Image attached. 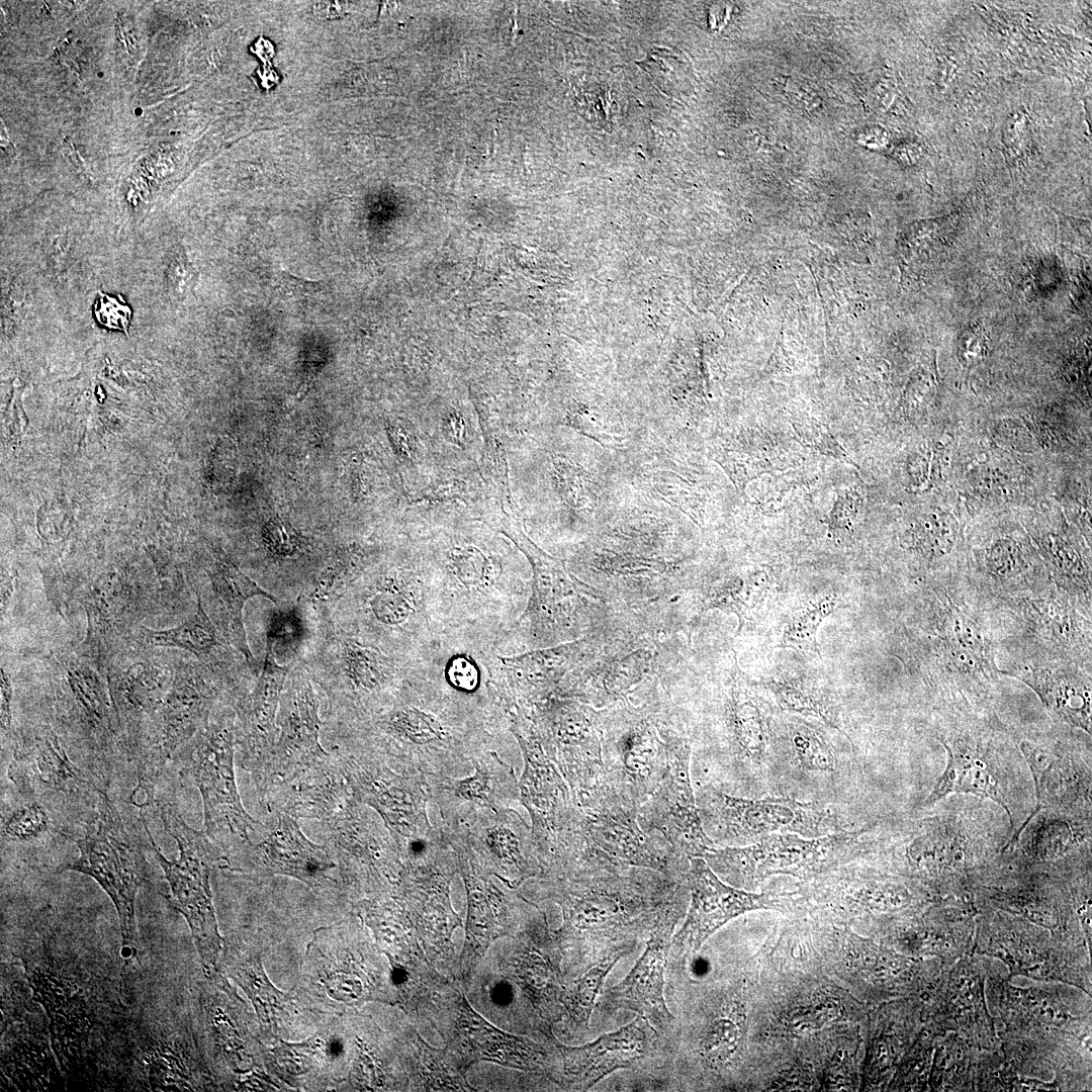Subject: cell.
Here are the masks:
<instances>
[{
    "label": "cell",
    "mask_w": 1092,
    "mask_h": 1092,
    "mask_svg": "<svg viewBox=\"0 0 1092 1092\" xmlns=\"http://www.w3.org/2000/svg\"><path fill=\"white\" fill-rule=\"evenodd\" d=\"M901 628L905 664L937 707L989 708L999 692L994 633L986 609L960 576L922 580Z\"/></svg>",
    "instance_id": "obj_1"
},
{
    "label": "cell",
    "mask_w": 1092,
    "mask_h": 1092,
    "mask_svg": "<svg viewBox=\"0 0 1092 1092\" xmlns=\"http://www.w3.org/2000/svg\"><path fill=\"white\" fill-rule=\"evenodd\" d=\"M235 757L236 712L221 708L172 758L180 777L198 789L204 832L221 851V857L258 840L264 831L263 825L242 804L236 784Z\"/></svg>",
    "instance_id": "obj_2"
},
{
    "label": "cell",
    "mask_w": 1092,
    "mask_h": 1092,
    "mask_svg": "<svg viewBox=\"0 0 1092 1092\" xmlns=\"http://www.w3.org/2000/svg\"><path fill=\"white\" fill-rule=\"evenodd\" d=\"M930 728L945 748L947 761L924 805L951 793H971L1001 805L1013 825L1007 776L999 762L1012 749L1009 730L990 708L971 706L935 708Z\"/></svg>",
    "instance_id": "obj_3"
},
{
    "label": "cell",
    "mask_w": 1092,
    "mask_h": 1092,
    "mask_svg": "<svg viewBox=\"0 0 1092 1092\" xmlns=\"http://www.w3.org/2000/svg\"><path fill=\"white\" fill-rule=\"evenodd\" d=\"M986 611L1003 662L1055 660L1092 667L1091 619L1055 584Z\"/></svg>",
    "instance_id": "obj_4"
},
{
    "label": "cell",
    "mask_w": 1092,
    "mask_h": 1092,
    "mask_svg": "<svg viewBox=\"0 0 1092 1092\" xmlns=\"http://www.w3.org/2000/svg\"><path fill=\"white\" fill-rule=\"evenodd\" d=\"M159 810L166 831L177 843L179 855L174 860L165 857L142 815L149 844L168 882L173 906L190 927L205 975L219 984L224 981L219 962L223 939L212 902L210 871L222 853L205 832L186 823L172 801L162 803Z\"/></svg>",
    "instance_id": "obj_5"
},
{
    "label": "cell",
    "mask_w": 1092,
    "mask_h": 1092,
    "mask_svg": "<svg viewBox=\"0 0 1092 1092\" xmlns=\"http://www.w3.org/2000/svg\"><path fill=\"white\" fill-rule=\"evenodd\" d=\"M348 593L356 620L351 634L408 660L430 657L440 643L423 569H390Z\"/></svg>",
    "instance_id": "obj_6"
},
{
    "label": "cell",
    "mask_w": 1092,
    "mask_h": 1092,
    "mask_svg": "<svg viewBox=\"0 0 1092 1092\" xmlns=\"http://www.w3.org/2000/svg\"><path fill=\"white\" fill-rule=\"evenodd\" d=\"M83 824V835L76 840L79 855L64 870L91 877L109 896L118 916L122 946L132 950L136 942L135 898L149 870L143 839L106 791Z\"/></svg>",
    "instance_id": "obj_7"
},
{
    "label": "cell",
    "mask_w": 1092,
    "mask_h": 1092,
    "mask_svg": "<svg viewBox=\"0 0 1092 1092\" xmlns=\"http://www.w3.org/2000/svg\"><path fill=\"white\" fill-rule=\"evenodd\" d=\"M695 797L704 831L721 847L752 844L776 833L813 838L843 830L832 811L817 802L741 798L710 784L700 787Z\"/></svg>",
    "instance_id": "obj_8"
},
{
    "label": "cell",
    "mask_w": 1092,
    "mask_h": 1092,
    "mask_svg": "<svg viewBox=\"0 0 1092 1092\" xmlns=\"http://www.w3.org/2000/svg\"><path fill=\"white\" fill-rule=\"evenodd\" d=\"M866 830L838 831L821 837L776 833L743 846L715 847L703 857L726 881L752 885L776 874L807 878L863 852Z\"/></svg>",
    "instance_id": "obj_9"
},
{
    "label": "cell",
    "mask_w": 1092,
    "mask_h": 1092,
    "mask_svg": "<svg viewBox=\"0 0 1092 1092\" xmlns=\"http://www.w3.org/2000/svg\"><path fill=\"white\" fill-rule=\"evenodd\" d=\"M219 694L203 673L174 674L170 690L143 730L133 759L138 778L133 802L141 809L154 801L157 782L176 751L208 723Z\"/></svg>",
    "instance_id": "obj_10"
},
{
    "label": "cell",
    "mask_w": 1092,
    "mask_h": 1092,
    "mask_svg": "<svg viewBox=\"0 0 1092 1092\" xmlns=\"http://www.w3.org/2000/svg\"><path fill=\"white\" fill-rule=\"evenodd\" d=\"M424 660L398 657L347 633L334 639L331 673L318 674L317 681L328 696L331 714L340 725L383 707Z\"/></svg>",
    "instance_id": "obj_11"
},
{
    "label": "cell",
    "mask_w": 1092,
    "mask_h": 1092,
    "mask_svg": "<svg viewBox=\"0 0 1092 1092\" xmlns=\"http://www.w3.org/2000/svg\"><path fill=\"white\" fill-rule=\"evenodd\" d=\"M7 777L19 795L57 811L77 809L85 817L105 791L102 782L72 759L50 725L33 726L13 739Z\"/></svg>",
    "instance_id": "obj_12"
},
{
    "label": "cell",
    "mask_w": 1092,
    "mask_h": 1092,
    "mask_svg": "<svg viewBox=\"0 0 1092 1092\" xmlns=\"http://www.w3.org/2000/svg\"><path fill=\"white\" fill-rule=\"evenodd\" d=\"M575 798L583 833L610 856L664 875L680 871L682 863L689 862L660 833L644 830L638 808L605 782Z\"/></svg>",
    "instance_id": "obj_13"
},
{
    "label": "cell",
    "mask_w": 1092,
    "mask_h": 1092,
    "mask_svg": "<svg viewBox=\"0 0 1092 1092\" xmlns=\"http://www.w3.org/2000/svg\"><path fill=\"white\" fill-rule=\"evenodd\" d=\"M666 766L659 785L638 808V821L660 833L687 858L716 847L704 831L691 778V746L678 737L666 739Z\"/></svg>",
    "instance_id": "obj_14"
},
{
    "label": "cell",
    "mask_w": 1092,
    "mask_h": 1092,
    "mask_svg": "<svg viewBox=\"0 0 1092 1092\" xmlns=\"http://www.w3.org/2000/svg\"><path fill=\"white\" fill-rule=\"evenodd\" d=\"M276 817L275 827L263 838L221 857L223 867L249 878L282 875L295 878L313 890L331 887L334 882L331 871L336 864L328 845L310 841L296 818L284 813Z\"/></svg>",
    "instance_id": "obj_15"
},
{
    "label": "cell",
    "mask_w": 1092,
    "mask_h": 1092,
    "mask_svg": "<svg viewBox=\"0 0 1092 1092\" xmlns=\"http://www.w3.org/2000/svg\"><path fill=\"white\" fill-rule=\"evenodd\" d=\"M290 668L276 660L267 640L263 668L251 694L233 702L236 712V756L250 774L261 803L271 782V764L278 736L277 716Z\"/></svg>",
    "instance_id": "obj_16"
},
{
    "label": "cell",
    "mask_w": 1092,
    "mask_h": 1092,
    "mask_svg": "<svg viewBox=\"0 0 1092 1092\" xmlns=\"http://www.w3.org/2000/svg\"><path fill=\"white\" fill-rule=\"evenodd\" d=\"M687 879L691 903L674 942L689 950H698L711 934L740 914L756 909L783 911L791 901V894H756L728 886L701 856L689 858Z\"/></svg>",
    "instance_id": "obj_17"
},
{
    "label": "cell",
    "mask_w": 1092,
    "mask_h": 1092,
    "mask_svg": "<svg viewBox=\"0 0 1092 1092\" xmlns=\"http://www.w3.org/2000/svg\"><path fill=\"white\" fill-rule=\"evenodd\" d=\"M973 570L961 577L985 607L1041 594L1054 585L1026 540L1009 533L990 537L976 553Z\"/></svg>",
    "instance_id": "obj_18"
},
{
    "label": "cell",
    "mask_w": 1092,
    "mask_h": 1092,
    "mask_svg": "<svg viewBox=\"0 0 1092 1092\" xmlns=\"http://www.w3.org/2000/svg\"><path fill=\"white\" fill-rule=\"evenodd\" d=\"M277 726L270 784L291 778L330 757L331 751L325 750L320 741L322 723L316 696L308 673L300 666L291 669L287 676Z\"/></svg>",
    "instance_id": "obj_19"
},
{
    "label": "cell",
    "mask_w": 1092,
    "mask_h": 1092,
    "mask_svg": "<svg viewBox=\"0 0 1092 1092\" xmlns=\"http://www.w3.org/2000/svg\"><path fill=\"white\" fill-rule=\"evenodd\" d=\"M616 728L602 743L604 782L639 808L664 774L666 740L662 742L649 725L637 719Z\"/></svg>",
    "instance_id": "obj_20"
},
{
    "label": "cell",
    "mask_w": 1092,
    "mask_h": 1092,
    "mask_svg": "<svg viewBox=\"0 0 1092 1092\" xmlns=\"http://www.w3.org/2000/svg\"><path fill=\"white\" fill-rule=\"evenodd\" d=\"M1002 675L1029 687L1059 721L1091 734V667L1067 661H1007Z\"/></svg>",
    "instance_id": "obj_21"
},
{
    "label": "cell",
    "mask_w": 1092,
    "mask_h": 1092,
    "mask_svg": "<svg viewBox=\"0 0 1092 1092\" xmlns=\"http://www.w3.org/2000/svg\"><path fill=\"white\" fill-rule=\"evenodd\" d=\"M679 906L664 911L655 920V930L647 947L628 975L604 995L607 1004L615 1009L627 1008L658 1028L668 1026L673 1016L665 1004L664 970L672 931Z\"/></svg>",
    "instance_id": "obj_22"
},
{
    "label": "cell",
    "mask_w": 1092,
    "mask_h": 1092,
    "mask_svg": "<svg viewBox=\"0 0 1092 1092\" xmlns=\"http://www.w3.org/2000/svg\"><path fill=\"white\" fill-rule=\"evenodd\" d=\"M174 674L150 660L115 667L107 676L123 747L133 761L143 730L170 690Z\"/></svg>",
    "instance_id": "obj_23"
},
{
    "label": "cell",
    "mask_w": 1092,
    "mask_h": 1092,
    "mask_svg": "<svg viewBox=\"0 0 1092 1092\" xmlns=\"http://www.w3.org/2000/svg\"><path fill=\"white\" fill-rule=\"evenodd\" d=\"M347 786L331 750L325 761L291 778L274 780L262 804L275 814L323 823L351 800Z\"/></svg>",
    "instance_id": "obj_24"
},
{
    "label": "cell",
    "mask_w": 1092,
    "mask_h": 1092,
    "mask_svg": "<svg viewBox=\"0 0 1092 1092\" xmlns=\"http://www.w3.org/2000/svg\"><path fill=\"white\" fill-rule=\"evenodd\" d=\"M726 736L716 760L736 783L760 768L772 748V729L762 706L744 691L731 694L725 707Z\"/></svg>",
    "instance_id": "obj_25"
},
{
    "label": "cell",
    "mask_w": 1092,
    "mask_h": 1092,
    "mask_svg": "<svg viewBox=\"0 0 1092 1092\" xmlns=\"http://www.w3.org/2000/svg\"><path fill=\"white\" fill-rule=\"evenodd\" d=\"M559 762L574 796L604 783L602 742L579 712H563L555 722Z\"/></svg>",
    "instance_id": "obj_26"
},
{
    "label": "cell",
    "mask_w": 1092,
    "mask_h": 1092,
    "mask_svg": "<svg viewBox=\"0 0 1092 1092\" xmlns=\"http://www.w3.org/2000/svg\"><path fill=\"white\" fill-rule=\"evenodd\" d=\"M642 1017L596 1040L570 1050L569 1068L583 1088H592L618 1069L631 1067L646 1051Z\"/></svg>",
    "instance_id": "obj_27"
},
{
    "label": "cell",
    "mask_w": 1092,
    "mask_h": 1092,
    "mask_svg": "<svg viewBox=\"0 0 1092 1092\" xmlns=\"http://www.w3.org/2000/svg\"><path fill=\"white\" fill-rule=\"evenodd\" d=\"M133 590L117 575L97 579L84 599L88 628L84 645L99 656L109 651L133 613Z\"/></svg>",
    "instance_id": "obj_28"
},
{
    "label": "cell",
    "mask_w": 1092,
    "mask_h": 1092,
    "mask_svg": "<svg viewBox=\"0 0 1092 1092\" xmlns=\"http://www.w3.org/2000/svg\"><path fill=\"white\" fill-rule=\"evenodd\" d=\"M209 578L215 611L224 636L253 667L255 659L248 643L243 620L245 604L250 598L257 596L265 597L273 603L278 601L235 565L221 559L210 571Z\"/></svg>",
    "instance_id": "obj_29"
},
{
    "label": "cell",
    "mask_w": 1092,
    "mask_h": 1092,
    "mask_svg": "<svg viewBox=\"0 0 1092 1092\" xmlns=\"http://www.w3.org/2000/svg\"><path fill=\"white\" fill-rule=\"evenodd\" d=\"M778 747L804 772L830 774L837 767L832 744L822 732L804 721L793 719L779 733L772 729V749Z\"/></svg>",
    "instance_id": "obj_30"
},
{
    "label": "cell",
    "mask_w": 1092,
    "mask_h": 1092,
    "mask_svg": "<svg viewBox=\"0 0 1092 1092\" xmlns=\"http://www.w3.org/2000/svg\"><path fill=\"white\" fill-rule=\"evenodd\" d=\"M961 527L949 513L932 511L911 527L908 548L922 564L923 580L937 577L936 565L950 558L959 545Z\"/></svg>",
    "instance_id": "obj_31"
},
{
    "label": "cell",
    "mask_w": 1092,
    "mask_h": 1092,
    "mask_svg": "<svg viewBox=\"0 0 1092 1092\" xmlns=\"http://www.w3.org/2000/svg\"><path fill=\"white\" fill-rule=\"evenodd\" d=\"M775 698L779 707L788 713L820 719L844 735L834 701L811 681L800 677H771L761 684Z\"/></svg>",
    "instance_id": "obj_32"
},
{
    "label": "cell",
    "mask_w": 1092,
    "mask_h": 1092,
    "mask_svg": "<svg viewBox=\"0 0 1092 1092\" xmlns=\"http://www.w3.org/2000/svg\"><path fill=\"white\" fill-rule=\"evenodd\" d=\"M13 806L2 808V843L35 845L49 836L61 833L53 819V810L39 800L23 797Z\"/></svg>",
    "instance_id": "obj_33"
},
{
    "label": "cell",
    "mask_w": 1092,
    "mask_h": 1092,
    "mask_svg": "<svg viewBox=\"0 0 1092 1092\" xmlns=\"http://www.w3.org/2000/svg\"><path fill=\"white\" fill-rule=\"evenodd\" d=\"M143 630V639L151 646L176 647L200 657L212 654L221 645L216 628L206 615L199 595L195 612L180 625L164 630Z\"/></svg>",
    "instance_id": "obj_34"
},
{
    "label": "cell",
    "mask_w": 1092,
    "mask_h": 1092,
    "mask_svg": "<svg viewBox=\"0 0 1092 1092\" xmlns=\"http://www.w3.org/2000/svg\"><path fill=\"white\" fill-rule=\"evenodd\" d=\"M835 594H824L795 611L787 622L780 647L789 648L807 658L821 657L816 636L825 618L842 608Z\"/></svg>",
    "instance_id": "obj_35"
},
{
    "label": "cell",
    "mask_w": 1092,
    "mask_h": 1092,
    "mask_svg": "<svg viewBox=\"0 0 1092 1092\" xmlns=\"http://www.w3.org/2000/svg\"><path fill=\"white\" fill-rule=\"evenodd\" d=\"M228 963L232 976L253 1000L261 1020L272 1025L283 1010L287 995L278 992L267 980L260 952L250 956L245 962L239 959L236 962L229 960Z\"/></svg>",
    "instance_id": "obj_36"
},
{
    "label": "cell",
    "mask_w": 1092,
    "mask_h": 1092,
    "mask_svg": "<svg viewBox=\"0 0 1092 1092\" xmlns=\"http://www.w3.org/2000/svg\"><path fill=\"white\" fill-rule=\"evenodd\" d=\"M358 558L359 556L351 551L336 557L320 575L309 601L324 604L346 595L356 579Z\"/></svg>",
    "instance_id": "obj_37"
},
{
    "label": "cell",
    "mask_w": 1092,
    "mask_h": 1092,
    "mask_svg": "<svg viewBox=\"0 0 1092 1092\" xmlns=\"http://www.w3.org/2000/svg\"><path fill=\"white\" fill-rule=\"evenodd\" d=\"M673 49L654 48L640 64L664 94L673 95L679 83L682 62Z\"/></svg>",
    "instance_id": "obj_38"
},
{
    "label": "cell",
    "mask_w": 1092,
    "mask_h": 1092,
    "mask_svg": "<svg viewBox=\"0 0 1092 1092\" xmlns=\"http://www.w3.org/2000/svg\"><path fill=\"white\" fill-rule=\"evenodd\" d=\"M94 315L101 326L127 334L131 309L122 299L100 292L94 303Z\"/></svg>",
    "instance_id": "obj_39"
},
{
    "label": "cell",
    "mask_w": 1092,
    "mask_h": 1092,
    "mask_svg": "<svg viewBox=\"0 0 1092 1092\" xmlns=\"http://www.w3.org/2000/svg\"><path fill=\"white\" fill-rule=\"evenodd\" d=\"M617 960L618 957L615 959H608L589 970L578 987L577 1002L586 1022L588 1021L595 1000L603 985L605 977Z\"/></svg>",
    "instance_id": "obj_40"
},
{
    "label": "cell",
    "mask_w": 1092,
    "mask_h": 1092,
    "mask_svg": "<svg viewBox=\"0 0 1092 1092\" xmlns=\"http://www.w3.org/2000/svg\"><path fill=\"white\" fill-rule=\"evenodd\" d=\"M264 539L271 551L278 555H291L298 547L297 533L281 520H271L266 524Z\"/></svg>",
    "instance_id": "obj_41"
},
{
    "label": "cell",
    "mask_w": 1092,
    "mask_h": 1092,
    "mask_svg": "<svg viewBox=\"0 0 1092 1092\" xmlns=\"http://www.w3.org/2000/svg\"><path fill=\"white\" fill-rule=\"evenodd\" d=\"M1 705H0V722H1V737L2 743L7 739L12 738V700L13 690L10 677L4 667H1Z\"/></svg>",
    "instance_id": "obj_42"
},
{
    "label": "cell",
    "mask_w": 1092,
    "mask_h": 1092,
    "mask_svg": "<svg viewBox=\"0 0 1092 1092\" xmlns=\"http://www.w3.org/2000/svg\"><path fill=\"white\" fill-rule=\"evenodd\" d=\"M389 434L392 437L393 443L401 456L410 457L413 451L411 446L410 435L399 426H393L389 428Z\"/></svg>",
    "instance_id": "obj_43"
},
{
    "label": "cell",
    "mask_w": 1092,
    "mask_h": 1092,
    "mask_svg": "<svg viewBox=\"0 0 1092 1092\" xmlns=\"http://www.w3.org/2000/svg\"><path fill=\"white\" fill-rule=\"evenodd\" d=\"M12 594H13V577L6 569L2 568V570H1V592H0L1 619H3V617H4V615H5L6 611H7V608H8L9 603H10V599L12 598Z\"/></svg>",
    "instance_id": "obj_44"
},
{
    "label": "cell",
    "mask_w": 1092,
    "mask_h": 1092,
    "mask_svg": "<svg viewBox=\"0 0 1092 1092\" xmlns=\"http://www.w3.org/2000/svg\"><path fill=\"white\" fill-rule=\"evenodd\" d=\"M445 430L454 442L461 443L464 437L462 418L451 416L445 419Z\"/></svg>",
    "instance_id": "obj_45"
}]
</instances>
